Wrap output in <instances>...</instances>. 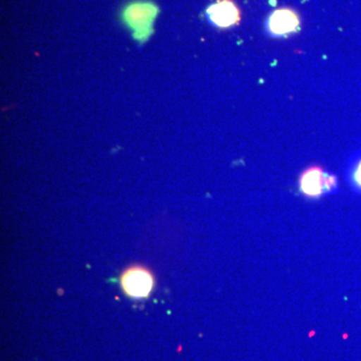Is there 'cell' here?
I'll list each match as a JSON object with an SVG mask.
<instances>
[{
	"mask_svg": "<svg viewBox=\"0 0 361 361\" xmlns=\"http://www.w3.org/2000/svg\"><path fill=\"white\" fill-rule=\"evenodd\" d=\"M351 177H353V184L361 191V159L355 164Z\"/></svg>",
	"mask_w": 361,
	"mask_h": 361,
	"instance_id": "5b68a950",
	"label": "cell"
},
{
	"mask_svg": "<svg viewBox=\"0 0 361 361\" xmlns=\"http://www.w3.org/2000/svg\"><path fill=\"white\" fill-rule=\"evenodd\" d=\"M122 285L128 295L142 298L148 296L153 288V278L148 271L134 268L123 274Z\"/></svg>",
	"mask_w": 361,
	"mask_h": 361,
	"instance_id": "277c9868",
	"label": "cell"
},
{
	"mask_svg": "<svg viewBox=\"0 0 361 361\" xmlns=\"http://www.w3.org/2000/svg\"><path fill=\"white\" fill-rule=\"evenodd\" d=\"M300 27V18L290 8H280L270 14L266 30L273 37H288Z\"/></svg>",
	"mask_w": 361,
	"mask_h": 361,
	"instance_id": "7a4b0ae2",
	"label": "cell"
},
{
	"mask_svg": "<svg viewBox=\"0 0 361 361\" xmlns=\"http://www.w3.org/2000/svg\"><path fill=\"white\" fill-rule=\"evenodd\" d=\"M207 16L214 25L220 28L231 27L241 20L239 7L232 0H218L208 7Z\"/></svg>",
	"mask_w": 361,
	"mask_h": 361,
	"instance_id": "3957f363",
	"label": "cell"
},
{
	"mask_svg": "<svg viewBox=\"0 0 361 361\" xmlns=\"http://www.w3.org/2000/svg\"><path fill=\"white\" fill-rule=\"evenodd\" d=\"M301 193L307 198H319L336 187V178L327 174L322 167L306 169L299 179Z\"/></svg>",
	"mask_w": 361,
	"mask_h": 361,
	"instance_id": "6da1fadb",
	"label": "cell"
}]
</instances>
